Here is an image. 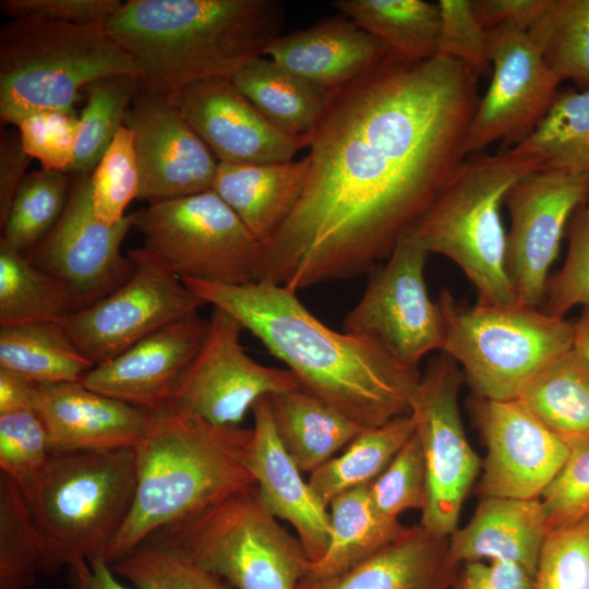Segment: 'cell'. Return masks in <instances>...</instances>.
I'll return each mask as SVG.
<instances>
[{"mask_svg": "<svg viewBox=\"0 0 589 589\" xmlns=\"http://www.w3.org/2000/svg\"><path fill=\"white\" fill-rule=\"evenodd\" d=\"M479 75L388 53L333 91L308 134L301 199L264 245L260 280L298 291L387 259L464 163Z\"/></svg>", "mask_w": 589, "mask_h": 589, "instance_id": "cell-1", "label": "cell"}, {"mask_svg": "<svg viewBox=\"0 0 589 589\" xmlns=\"http://www.w3.org/2000/svg\"><path fill=\"white\" fill-rule=\"evenodd\" d=\"M183 284L206 304L231 314L298 378L301 387L362 429L410 413L421 374L374 341L336 332L315 317L297 291L267 280Z\"/></svg>", "mask_w": 589, "mask_h": 589, "instance_id": "cell-2", "label": "cell"}, {"mask_svg": "<svg viewBox=\"0 0 589 589\" xmlns=\"http://www.w3.org/2000/svg\"><path fill=\"white\" fill-rule=\"evenodd\" d=\"M275 0H128L106 24L133 59L141 88L170 93L231 79L280 35Z\"/></svg>", "mask_w": 589, "mask_h": 589, "instance_id": "cell-3", "label": "cell"}, {"mask_svg": "<svg viewBox=\"0 0 589 589\" xmlns=\"http://www.w3.org/2000/svg\"><path fill=\"white\" fill-rule=\"evenodd\" d=\"M251 429L163 412L133 448L136 485L130 513L105 560L112 564L158 531L255 485L248 467Z\"/></svg>", "mask_w": 589, "mask_h": 589, "instance_id": "cell-4", "label": "cell"}, {"mask_svg": "<svg viewBox=\"0 0 589 589\" xmlns=\"http://www.w3.org/2000/svg\"><path fill=\"white\" fill-rule=\"evenodd\" d=\"M135 485L133 448L53 453L23 493L38 539L40 574L105 560L130 513Z\"/></svg>", "mask_w": 589, "mask_h": 589, "instance_id": "cell-5", "label": "cell"}, {"mask_svg": "<svg viewBox=\"0 0 589 589\" xmlns=\"http://www.w3.org/2000/svg\"><path fill=\"white\" fill-rule=\"evenodd\" d=\"M541 168L539 158L513 147L470 154L407 229L428 254L444 255L464 272L479 303L519 304L507 271L501 205L517 181Z\"/></svg>", "mask_w": 589, "mask_h": 589, "instance_id": "cell-6", "label": "cell"}, {"mask_svg": "<svg viewBox=\"0 0 589 589\" xmlns=\"http://www.w3.org/2000/svg\"><path fill=\"white\" fill-rule=\"evenodd\" d=\"M130 73L133 59L104 24L11 19L0 31V119L17 124L39 111H74L93 81Z\"/></svg>", "mask_w": 589, "mask_h": 589, "instance_id": "cell-7", "label": "cell"}, {"mask_svg": "<svg viewBox=\"0 0 589 589\" xmlns=\"http://www.w3.org/2000/svg\"><path fill=\"white\" fill-rule=\"evenodd\" d=\"M437 304L443 323L441 352L462 366L477 397L517 399L528 382L549 362L574 346V323L540 308L467 306L448 291Z\"/></svg>", "mask_w": 589, "mask_h": 589, "instance_id": "cell-8", "label": "cell"}, {"mask_svg": "<svg viewBox=\"0 0 589 589\" xmlns=\"http://www.w3.org/2000/svg\"><path fill=\"white\" fill-rule=\"evenodd\" d=\"M155 536L233 589H297L310 565L298 537L277 521L256 485Z\"/></svg>", "mask_w": 589, "mask_h": 589, "instance_id": "cell-9", "label": "cell"}, {"mask_svg": "<svg viewBox=\"0 0 589 589\" xmlns=\"http://www.w3.org/2000/svg\"><path fill=\"white\" fill-rule=\"evenodd\" d=\"M142 248L181 280L223 285L260 280L264 245L214 192L134 212Z\"/></svg>", "mask_w": 589, "mask_h": 589, "instance_id": "cell-10", "label": "cell"}, {"mask_svg": "<svg viewBox=\"0 0 589 589\" xmlns=\"http://www.w3.org/2000/svg\"><path fill=\"white\" fill-rule=\"evenodd\" d=\"M462 378L459 364L442 352L421 375L410 405L426 469L420 525L441 538L458 528L462 504L481 469L459 411Z\"/></svg>", "mask_w": 589, "mask_h": 589, "instance_id": "cell-11", "label": "cell"}, {"mask_svg": "<svg viewBox=\"0 0 589 589\" xmlns=\"http://www.w3.org/2000/svg\"><path fill=\"white\" fill-rule=\"evenodd\" d=\"M242 329L237 318L214 306L206 337L179 377L164 412L239 426L259 399L301 387L288 369L265 366L250 358L240 342Z\"/></svg>", "mask_w": 589, "mask_h": 589, "instance_id": "cell-12", "label": "cell"}, {"mask_svg": "<svg viewBox=\"0 0 589 589\" xmlns=\"http://www.w3.org/2000/svg\"><path fill=\"white\" fill-rule=\"evenodd\" d=\"M128 256L134 264L131 277L62 323L94 366L111 360L157 329L199 313L206 304L142 247L129 251Z\"/></svg>", "mask_w": 589, "mask_h": 589, "instance_id": "cell-13", "label": "cell"}, {"mask_svg": "<svg viewBox=\"0 0 589 589\" xmlns=\"http://www.w3.org/2000/svg\"><path fill=\"white\" fill-rule=\"evenodd\" d=\"M426 256L406 230L342 323L344 332L374 341L411 368L441 350L443 339L441 310L424 280Z\"/></svg>", "mask_w": 589, "mask_h": 589, "instance_id": "cell-14", "label": "cell"}, {"mask_svg": "<svg viewBox=\"0 0 589 589\" xmlns=\"http://www.w3.org/2000/svg\"><path fill=\"white\" fill-rule=\"evenodd\" d=\"M589 197V175L541 168L507 192L508 275L520 305L540 308L566 224Z\"/></svg>", "mask_w": 589, "mask_h": 589, "instance_id": "cell-15", "label": "cell"}, {"mask_svg": "<svg viewBox=\"0 0 589 589\" xmlns=\"http://www.w3.org/2000/svg\"><path fill=\"white\" fill-rule=\"evenodd\" d=\"M486 44L491 83L469 127L468 155L496 141L515 146L525 141L549 111L561 83L527 31L495 27L488 31Z\"/></svg>", "mask_w": 589, "mask_h": 589, "instance_id": "cell-16", "label": "cell"}, {"mask_svg": "<svg viewBox=\"0 0 589 589\" xmlns=\"http://www.w3.org/2000/svg\"><path fill=\"white\" fill-rule=\"evenodd\" d=\"M134 212L113 225L94 213L91 175L73 176L68 204L53 228L26 255L36 267L67 281L84 309L110 294L133 274L121 253Z\"/></svg>", "mask_w": 589, "mask_h": 589, "instance_id": "cell-17", "label": "cell"}, {"mask_svg": "<svg viewBox=\"0 0 589 589\" xmlns=\"http://www.w3.org/2000/svg\"><path fill=\"white\" fill-rule=\"evenodd\" d=\"M124 125L133 134L137 199L153 204L212 191L218 161L166 93L140 88Z\"/></svg>", "mask_w": 589, "mask_h": 589, "instance_id": "cell-18", "label": "cell"}, {"mask_svg": "<svg viewBox=\"0 0 589 589\" xmlns=\"http://www.w3.org/2000/svg\"><path fill=\"white\" fill-rule=\"evenodd\" d=\"M469 408L486 447L480 496L539 498L565 462L569 447L518 399L476 396Z\"/></svg>", "mask_w": 589, "mask_h": 589, "instance_id": "cell-19", "label": "cell"}, {"mask_svg": "<svg viewBox=\"0 0 589 589\" xmlns=\"http://www.w3.org/2000/svg\"><path fill=\"white\" fill-rule=\"evenodd\" d=\"M166 94L218 163L290 161L308 146V136L278 129L231 79L203 80Z\"/></svg>", "mask_w": 589, "mask_h": 589, "instance_id": "cell-20", "label": "cell"}, {"mask_svg": "<svg viewBox=\"0 0 589 589\" xmlns=\"http://www.w3.org/2000/svg\"><path fill=\"white\" fill-rule=\"evenodd\" d=\"M207 330L208 320L199 313L172 322L111 360L95 365L81 383L140 409L163 413Z\"/></svg>", "mask_w": 589, "mask_h": 589, "instance_id": "cell-21", "label": "cell"}, {"mask_svg": "<svg viewBox=\"0 0 589 589\" xmlns=\"http://www.w3.org/2000/svg\"><path fill=\"white\" fill-rule=\"evenodd\" d=\"M253 428L248 467L269 512L289 522L313 563L325 553L330 537L328 507L316 496L283 446L272 419L268 396L251 409Z\"/></svg>", "mask_w": 589, "mask_h": 589, "instance_id": "cell-22", "label": "cell"}, {"mask_svg": "<svg viewBox=\"0 0 589 589\" xmlns=\"http://www.w3.org/2000/svg\"><path fill=\"white\" fill-rule=\"evenodd\" d=\"M38 413L52 454L134 448L159 414L99 394L81 382L39 384Z\"/></svg>", "mask_w": 589, "mask_h": 589, "instance_id": "cell-23", "label": "cell"}, {"mask_svg": "<svg viewBox=\"0 0 589 589\" xmlns=\"http://www.w3.org/2000/svg\"><path fill=\"white\" fill-rule=\"evenodd\" d=\"M386 46L348 17L274 38L264 56L328 92L357 80L383 61Z\"/></svg>", "mask_w": 589, "mask_h": 589, "instance_id": "cell-24", "label": "cell"}, {"mask_svg": "<svg viewBox=\"0 0 589 589\" xmlns=\"http://www.w3.org/2000/svg\"><path fill=\"white\" fill-rule=\"evenodd\" d=\"M458 570L448 538L419 524L349 569L324 578L304 577L297 589H453Z\"/></svg>", "mask_w": 589, "mask_h": 589, "instance_id": "cell-25", "label": "cell"}, {"mask_svg": "<svg viewBox=\"0 0 589 589\" xmlns=\"http://www.w3.org/2000/svg\"><path fill=\"white\" fill-rule=\"evenodd\" d=\"M549 531L540 497H481L469 522L450 534L448 546L459 565L508 562L534 578Z\"/></svg>", "mask_w": 589, "mask_h": 589, "instance_id": "cell-26", "label": "cell"}, {"mask_svg": "<svg viewBox=\"0 0 589 589\" xmlns=\"http://www.w3.org/2000/svg\"><path fill=\"white\" fill-rule=\"evenodd\" d=\"M308 172L306 156L272 164L218 163L212 191L265 245L299 203Z\"/></svg>", "mask_w": 589, "mask_h": 589, "instance_id": "cell-27", "label": "cell"}, {"mask_svg": "<svg viewBox=\"0 0 589 589\" xmlns=\"http://www.w3.org/2000/svg\"><path fill=\"white\" fill-rule=\"evenodd\" d=\"M277 435L302 472H313L363 429L302 387L268 396Z\"/></svg>", "mask_w": 589, "mask_h": 589, "instance_id": "cell-28", "label": "cell"}, {"mask_svg": "<svg viewBox=\"0 0 589 589\" xmlns=\"http://www.w3.org/2000/svg\"><path fill=\"white\" fill-rule=\"evenodd\" d=\"M517 399L569 449L589 443V362L574 348L543 366Z\"/></svg>", "mask_w": 589, "mask_h": 589, "instance_id": "cell-29", "label": "cell"}, {"mask_svg": "<svg viewBox=\"0 0 589 589\" xmlns=\"http://www.w3.org/2000/svg\"><path fill=\"white\" fill-rule=\"evenodd\" d=\"M328 506V545L320 560L310 563L305 576L309 578L329 577L349 569L393 542L407 528L377 510L370 484L336 496Z\"/></svg>", "mask_w": 589, "mask_h": 589, "instance_id": "cell-30", "label": "cell"}, {"mask_svg": "<svg viewBox=\"0 0 589 589\" xmlns=\"http://www.w3.org/2000/svg\"><path fill=\"white\" fill-rule=\"evenodd\" d=\"M231 81L273 124L297 136H308L314 129L332 93L265 56L247 64Z\"/></svg>", "mask_w": 589, "mask_h": 589, "instance_id": "cell-31", "label": "cell"}, {"mask_svg": "<svg viewBox=\"0 0 589 589\" xmlns=\"http://www.w3.org/2000/svg\"><path fill=\"white\" fill-rule=\"evenodd\" d=\"M82 309L67 281L36 267L0 239V326L63 323Z\"/></svg>", "mask_w": 589, "mask_h": 589, "instance_id": "cell-32", "label": "cell"}, {"mask_svg": "<svg viewBox=\"0 0 589 589\" xmlns=\"http://www.w3.org/2000/svg\"><path fill=\"white\" fill-rule=\"evenodd\" d=\"M345 16L380 39L388 53L408 61L437 57L441 15L423 0H338Z\"/></svg>", "mask_w": 589, "mask_h": 589, "instance_id": "cell-33", "label": "cell"}, {"mask_svg": "<svg viewBox=\"0 0 589 589\" xmlns=\"http://www.w3.org/2000/svg\"><path fill=\"white\" fill-rule=\"evenodd\" d=\"M0 368L38 384L81 382L94 364L62 323L0 326Z\"/></svg>", "mask_w": 589, "mask_h": 589, "instance_id": "cell-34", "label": "cell"}, {"mask_svg": "<svg viewBox=\"0 0 589 589\" xmlns=\"http://www.w3.org/2000/svg\"><path fill=\"white\" fill-rule=\"evenodd\" d=\"M411 413L363 429L342 450L310 473L308 482L327 507L338 495L371 484L414 434Z\"/></svg>", "mask_w": 589, "mask_h": 589, "instance_id": "cell-35", "label": "cell"}, {"mask_svg": "<svg viewBox=\"0 0 589 589\" xmlns=\"http://www.w3.org/2000/svg\"><path fill=\"white\" fill-rule=\"evenodd\" d=\"M515 151L542 168L589 175V89L557 93L549 111Z\"/></svg>", "mask_w": 589, "mask_h": 589, "instance_id": "cell-36", "label": "cell"}, {"mask_svg": "<svg viewBox=\"0 0 589 589\" xmlns=\"http://www.w3.org/2000/svg\"><path fill=\"white\" fill-rule=\"evenodd\" d=\"M141 88L136 74L121 73L97 79L84 91L86 105L80 117L79 137L71 176L91 175L121 128Z\"/></svg>", "mask_w": 589, "mask_h": 589, "instance_id": "cell-37", "label": "cell"}, {"mask_svg": "<svg viewBox=\"0 0 589 589\" xmlns=\"http://www.w3.org/2000/svg\"><path fill=\"white\" fill-rule=\"evenodd\" d=\"M527 33L560 82L589 89V0H550Z\"/></svg>", "mask_w": 589, "mask_h": 589, "instance_id": "cell-38", "label": "cell"}, {"mask_svg": "<svg viewBox=\"0 0 589 589\" xmlns=\"http://www.w3.org/2000/svg\"><path fill=\"white\" fill-rule=\"evenodd\" d=\"M73 176L40 169L26 175L1 226L2 239L23 253L35 248L61 217Z\"/></svg>", "mask_w": 589, "mask_h": 589, "instance_id": "cell-39", "label": "cell"}, {"mask_svg": "<svg viewBox=\"0 0 589 589\" xmlns=\"http://www.w3.org/2000/svg\"><path fill=\"white\" fill-rule=\"evenodd\" d=\"M110 567L135 589H233L155 534Z\"/></svg>", "mask_w": 589, "mask_h": 589, "instance_id": "cell-40", "label": "cell"}, {"mask_svg": "<svg viewBox=\"0 0 589 589\" xmlns=\"http://www.w3.org/2000/svg\"><path fill=\"white\" fill-rule=\"evenodd\" d=\"M39 573V545L27 501L0 472V589H29Z\"/></svg>", "mask_w": 589, "mask_h": 589, "instance_id": "cell-41", "label": "cell"}, {"mask_svg": "<svg viewBox=\"0 0 589 589\" xmlns=\"http://www.w3.org/2000/svg\"><path fill=\"white\" fill-rule=\"evenodd\" d=\"M140 175L132 131L125 125L91 173V195L95 215L113 225L129 204L139 197Z\"/></svg>", "mask_w": 589, "mask_h": 589, "instance_id": "cell-42", "label": "cell"}, {"mask_svg": "<svg viewBox=\"0 0 589 589\" xmlns=\"http://www.w3.org/2000/svg\"><path fill=\"white\" fill-rule=\"evenodd\" d=\"M51 455L48 430L37 411L0 414V472L23 493L34 484Z\"/></svg>", "mask_w": 589, "mask_h": 589, "instance_id": "cell-43", "label": "cell"}, {"mask_svg": "<svg viewBox=\"0 0 589 589\" xmlns=\"http://www.w3.org/2000/svg\"><path fill=\"white\" fill-rule=\"evenodd\" d=\"M533 579L534 589H589V517L549 531Z\"/></svg>", "mask_w": 589, "mask_h": 589, "instance_id": "cell-44", "label": "cell"}, {"mask_svg": "<svg viewBox=\"0 0 589 589\" xmlns=\"http://www.w3.org/2000/svg\"><path fill=\"white\" fill-rule=\"evenodd\" d=\"M370 493L377 510L386 517L398 519L406 510H422L426 500V469L416 431L370 484Z\"/></svg>", "mask_w": 589, "mask_h": 589, "instance_id": "cell-45", "label": "cell"}, {"mask_svg": "<svg viewBox=\"0 0 589 589\" xmlns=\"http://www.w3.org/2000/svg\"><path fill=\"white\" fill-rule=\"evenodd\" d=\"M542 304L543 312L562 318L576 305L589 309V197L574 214L566 260L549 279Z\"/></svg>", "mask_w": 589, "mask_h": 589, "instance_id": "cell-46", "label": "cell"}, {"mask_svg": "<svg viewBox=\"0 0 589 589\" xmlns=\"http://www.w3.org/2000/svg\"><path fill=\"white\" fill-rule=\"evenodd\" d=\"M17 129L24 149L43 169L67 172L79 137L75 111H39L23 119Z\"/></svg>", "mask_w": 589, "mask_h": 589, "instance_id": "cell-47", "label": "cell"}, {"mask_svg": "<svg viewBox=\"0 0 589 589\" xmlns=\"http://www.w3.org/2000/svg\"><path fill=\"white\" fill-rule=\"evenodd\" d=\"M438 55L457 60L479 76L492 73L488 56V31L476 16L472 0H441Z\"/></svg>", "mask_w": 589, "mask_h": 589, "instance_id": "cell-48", "label": "cell"}, {"mask_svg": "<svg viewBox=\"0 0 589 589\" xmlns=\"http://www.w3.org/2000/svg\"><path fill=\"white\" fill-rule=\"evenodd\" d=\"M540 501L550 530L589 517V443L569 449L565 462Z\"/></svg>", "mask_w": 589, "mask_h": 589, "instance_id": "cell-49", "label": "cell"}, {"mask_svg": "<svg viewBox=\"0 0 589 589\" xmlns=\"http://www.w3.org/2000/svg\"><path fill=\"white\" fill-rule=\"evenodd\" d=\"M120 0H1L3 14L34 16L68 24L106 25L122 5Z\"/></svg>", "mask_w": 589, "mask_h": 589, "instance_id": "cell-50", "label": "cell"}, {"mask_svg": "<svg viewBox=\"0 0 589 589\" xmlns=\"http://www.w3.org/2000/svg\"><path fill=\"white\" fill-rule=\"evenodd\" d=\"M453 589H534V579L508 562H468L459 568Z\"/></svg>", "mask_w": 589, "mask_h": 589, "instance_id": "cell-51", "label": "cell"}, {"mask_svg": "<svg viewBox=\"0 0 589 589\" xmlns=\"http://www.w3.org/2000/svg\"><path fill=\"white\" fill-rule=\"evenodd\" d=\"M550 0H472L473 11L486 29L501 26L529 31Z\"/></svg>", "mask_w": 589, "mask_h": 589, "instance_id": "cell-52", "label": "cell"}, {"mask_svg": "<svg viewBox=\"0 0 589 589\" xmlns=\"http://www.w3.org/2000/svg\"><path fill=\"white\" fill-rule=\"evenodd\" d=\"M32 157L20 133L1 130L0 135V226L3 225L16 191L26 177Z\"/></svg>", "mask_w": 589, "mask_h": 589, "instance_id": "cell-53", "label": "cell"}, {"mask_svg": "<svg viewBox=\"0 0 589 589\" xmlns=\"http://www.w3.org/2000/svg\"><path fill=\"white\" fill-rule=\"evenodd\" d=\"M39 384L15 372L0 368V414L37 411Z\"/></svg>", "mask_w": 589, "mask_h": 589, "instance_id": "cell-54", "label": "cell"}, {"mask_svg": "<svg viewBox=\"0 0 589 589\" xmlns=\"http://www.w3.org/2000/svg\"><path fill=\"white\" fill-rule=\"evenodd\" d=\"M75 589H129L117 578L108 562L99 558L70 567Z\"/></svg>", "mask_w": 589, "mask_h": 589, "instance_id": "cell-55", "label": "cell"}, {"mask_svg": "<svg viewBox=\"0 0 589 589\" xmlns=\"http://www.w3.org/2000/svg\"><path fill=\"white\" fill-rule=\"evenodd\" d=\"M575 336L573 348L589 362V309L585 308L574 323Z\"/></svg>", "mask_w": 589, "mask_h": 589, "instance_id": "cell-56", "label": "cell"}]
</instances>
